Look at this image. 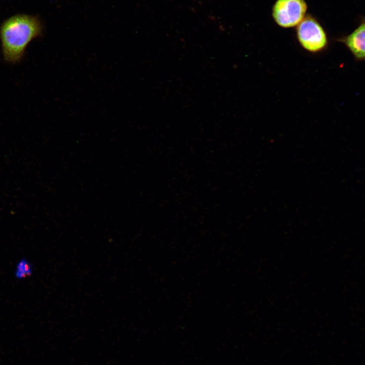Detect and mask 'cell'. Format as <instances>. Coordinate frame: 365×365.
Masks as SVG:
<instances>
[{
	"label": "cell",
	"mask_w": 365,
	"mask_h": 365,
	"mask_svg": "<svg viewBox=\"0 0 365 365\" xmlns=\"http://www.w3.org/2000/svg\"><path fill=\"white\" fill-rule=\"evenodd\" d=\"M32 266L26 260H22L17 266L16 275L18 278H23L31 274Z\"/></svg>",
	"instance_id": "cell-5"
},
{
	"label": "cell",
	"mask_w": 365,
	"mask_h": 365,
	"mask_svg": "<svg viewBox=\"0 0 365 365\" xmlns=\"http://www.w3.org/2000/svg\"><path fill=\"white\" fill-rule=\"evenodd\" d=\"M297 35L301 45L311 52H317L327 45L326 33L319 23L311 16H307L298 25Z\"/></svg>",
	"instance_id": "cell-2"
},
{
	"label": "cell",
	"mask_w": 365,
	"mask_h": 365,
	"mask_svg": "<svg viewBox=\"0 0 365 365\" xmlns=\"http://www.w3.org/2000/svg\"><path fill=\"white\" fill-rule=\"evenodd\" d=\"M338 41L345 44L356 59L365 60V18L353 32Z\"/></svg>",
	"instance_id": "cell-4"
},
{
	"label": "cell",
	"mask_w": 365,
	"mask_h": 365,
	"mask_svg": "<svg viewBox=\"0 0 365 365\" xmlns=\"http://www.w3.org/2000/svg\"><path fill=\"white\" fill-rule=\"evenodd\" d=\"M43 30L39 19L31 15L18 14L4 21L0 27V40L5 61L20 62L28 45L41 35Z\"/></svg>",
	"instance_id": "cell-1"
},
{
	"label": "cell",
	"mask_w": 365,
	"mask_h": 365,
	"mask_svg": "<svg viewBox=\"0 0 365 365\" xmlns=\"http://www.w3.org/2000/svg\"><path fill=\"white\" fill-rule=\"evenodd\" d=\"M307 9L304 0H277L272 16L278 25L289 28L298 25L304 19Z\"/></svg>",
	"instance_id": "cell-3"
}]
</instances>
